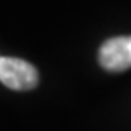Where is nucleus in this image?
<instances>
[{
	"mask_svg": "<svg viewBox=\"0 0 131 131\" xmlns=\"http://www.w3.org/2000/svg\"><path fill=\"white\" fill-rule=\"evenodd\" d=\"M38 70L19 58L0 56V82L12 90H32L38 85Z\"/></svg>",
	"mask_w": 131,
	"mask_h": 131,
	"instance_id": "nucleus-1",
	"label": "nucleus"
},
{
	"mask_svg": "<svg viewBox=\"0 0 131 131\" xmlns=\"http://www.w3.org/2000/svg\"><path fill=\"white\" fill-rule=\"evenodd\" d=\"M99 63L107 72L131 68V36H117L102 43L99 48Z\"/></svg>",
	"mask_w": 131,
	"mask_h": 131,
	"instance_id": "nucleus-2",
	"label": "nucleus"
}]
</instances>
